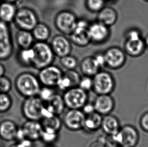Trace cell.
I'll return each instance as SVG.
<instances>
[{"label":"cell","instance_id":"cell-14","mask_svg":"<svg viewBox=\"0 0 148 147\" xmlns=\"http://www.w3.org/2000/svg\"><path fill=\"white\" fill-rule=\"evenodd\" d=\"M88 31L91 42L94 44L105 43L110 36L109 27L97 21L90 23Z\"/></svg>","mask_w":148,"mask_h":147},{"label":"cell","instance_id":"cell-27","mask_svg":"<svg viewBox=\"0 0 148 147\" xmlns=\"http://www.w3.org/2000/svg\"><path fill=\"white\" fill-rule=\"evenodd\" d=\"M43 129L59 133L63 125L62 120L57 115L44 117L40 121Z\"/></svg>","mask_w":148,"mask_h":147},{"label":"cell","instance_id":"cell-20","mask_svg":"<svg viewBox=\"0 0 148 147\" xmlns=\"http://www.w3.org/2000/svg\"><path fill=\"white\" fill-rule=\"evenodd\" d=\"M79 68L84 76L92 78L101 71V68L94 56L84 58L80 63Z\"/></svg>","mask_w":148,"mask_h":147},{"label":"cell","instance_id":"cell-48","mask_svg":"<svg viewBox=\"0 0 148 147\" xmlns=\"http://www.w3.org/2000/svg\"><path fill=\"white\" fill-rule=\"evenodd\" d=\"M147 44H148V38H147Z\"/></svg>","mask_w":148,"mask_h":147},{"label":"cell","instance_id":"cell-41","mask_svg":"<svg viewBox=\"0 0 148 147\" xmlns=\"http://www.w3.org/2000/svg\"><path fill=\"white\" fill-rule=\"evenodd\" d=\"M82 110L86 115H89L95 112L93 103H90L88 102L83 107Z\"/></svg>","mask_w":148,"mask_h":147},{"label":"cell","instance_id":"cell-1","mask_svg":"<svg viewBox=\"0 0 148 147\" xmlns=\"http://www.w3.org/2000/svg\"><path fill=\"white\" fill-rule=\"evenodd\" d=\"M15 87L18 93L26 98L38 96L42 86L37 76L26 72L16 77Z\"/></svg>","mask_w":148,"mask_h":147},{"label":"cell","instance_id":"cell-40","mask_svg":"<svg viewBox=\"0 0 148 147\" xmlns=\"http://www.w3.org/2000/svg\"><path fill=\"white\" fill-rule=\"evenodd\" d=\"M140 125L145 131L148 132V111L145 113L140 118Z\"/></svg>","mask_w":148,"mask_h":147},{"label":"cell","instance_id":"cell-38","mask_svg":"<svg viewBox=\"0 0 148 147\" xmlns=\"http://www.w3.org/2000/svg\"><path fill=\"white\" fill-rule=\"evenodd\" d=\"M32 142L28 140L25 139L22 141L17 142L13 144L9 147H32Z\"/></svg>","mask_w":148,"mask_h":147},{"label":"cell","instance_id":"cell-37","mask_svg":"<svg viewBox=\"0 0 148 147\" xmlns=\"http://www.w3.org/2000/svg\"><path fill=\"white\" fill-rule=\"evenodd\" d=\"M92 78L84 76L82 77L78 87L85 91L88 92L92 89Z\"/></svg>","mask_w":148,"mask_h":147},{"label":"cell","instance_id":"cell-8","mask_svg":"<svg viewBox=\"0 0 148 147\" xmlns=\"http://www.w3.org/2000/svg\"><path fill=\"white\" fill-rule=\"evenodd\" d=\"M77 20L74 13L69 10H63L56 14L54 24L62 34L69 36L76 27Z\"/></svg>","mask_w":148,"mask_h":147},{"label":"cell","instance_id":"cell-18","mask_svg":"<svg viewBox=\"0 0 148 147\" xmlns=\"http://www.w3.org/2000/svg\"><path fill=\"white\" fill-rule=\"evenodd\" d=\"M82 77L76 70L66 71L58 82L57 88L64 92L72 88L78 87Z\"/></svg>","mask_w":148,"mask_h":147},{"label":"cell","instance_id":"cell-2","mask_svg":"<svg viewBox=\"0 0 148 147\" xmlns=\"http://www.w3.org/2000/svg\"><path fill=\"white\" fill-rule=\"evenodd\" d=\"M32 48L34 51L32 67L40 71L53 65L55 55L50 44L47 42H36Z\"/></svg>","mask_w":148,"mask_h":147},{"label":"cell","instance_id":"cell-24","mask_svg":"<svg viewBox=\"0 0 148 147\" xmlns=\"http://www.w3.org/2000/svg\"><path fill=\"white\" fill-rule=\"evenodd\" d=\"M117 15L114 9L105 6L97 13V21L110 27L116 22Z\"/></svg>","mask_w":148,"mask_h":147},{"label":"cell","instance_id":"cell-42","mask_svg":"<svg viewBox=\"0 0 148 147\" xmlns=\"http://www.w3.org/2000/svg\"><path fill=\"white\" fill-rule=\"evenodd\" d=\"M106 137H101V139H99L95 141L92 142L90 144L89 147H107L105 144Z\"/></svg>","mask_w":148,"mask_h":147},{"label":"cell","instance_id":"cell-21","mask_svg":"<svg viewBox=\"0 0 148 147\" xmlns=\"http://www.w3.org/2000/svg\"><path fill=\"white\" fill-rule=\"evenodd\" d=\"M120 122L117 117L112 114L103 116L101 129L106 135H113L120 130Z\"/></svg>","mask_w":148,"mask_h":147},{"label":"cell","instance_id":"cell-12","mask_svg":"<svg viewBox=\"0 0 148 147\" xmlns=\"http://www.w3.org/2000/svg\"><path fill=\"white\" fill-rule=\"evenodd\" d=\"M86 116L82 110H69L64 113L62 123L70 131H79L84 129Z\"/></svg>","mask_w":148,"mask_h":147},{"label":"cell","instance_id":"cell-19","mask_svg":"<svg viewBox=\"0 0 148 147\" xmlns=\"http://www.w3.org/2000/svg\"><path fill=\"white\" fill-rule=\"evenodd\" d=\"M19 127L11 119H4L0 122V138L6 142L16 140Z\"/></svg>","mask_w":148,"mask_h":147},{"label":"cell","instance_id":"cell-4","mask_svg":"<svg viewBox=\"0 0 148 147\" xmlns=\"http://www.w3.org/2000/svg\"><path fill=\"white\" fill-rule=\"evenodd\" d=\"M92 89L97 95H111L114 91L116 82L112 74L106 71H100L92 77Z\"/></svg>","mask_w":148,"mask_h":147},{"label":"cell","instance_id":"cell-10","mask_svg":"<svg viewBox=\"0 0 148 147\" xmlns=\"http://www.w3.org/2000/svg\"><path fill=\"white\" fill-rule=\"evenodd\" d=\"M64 72L58 66L50 65L39 71L37 76L42 86L57 87Z\"/></svg>","mask_w":148,"mask_h":147},{"label":"cell","instance_id":"cell-13","mask_svg":"<svg viewBox=\"0 0 148 147\" xmlns=\"http://www.w3.org/2000/svg\"><path fill=\"white\" fill-rule=\"evenodd\" d=\"M50 44L55 56L59 58L70 55L72 52V43L70 39L63 34L54 36Z\"/></svg>","mask_w":148,"mask_h":147},{"label":"cell","instance_id":"cell-16","mask_svg":"<svg viewBox=\"0 0 148 147\" xmlns=\"http://www.w3.org/2000/svg\"><path fill=\"white\" fill-rule=\"evenodd\" d=\"M92 103L95 111L103 116L110 114L115 106L114 99L111 95H97Z\"/></svg>","mask_w":148,"mask_h":147},{"label":"cell","instance_id":"cell-44","mask_svg":"<svg viewBox=\"0 0 148 147\" xmlns=\"http://www.w3.org/2000/svg\"><path fill=\"white\" fill-rule=\"evenodd\" d=\"M6 72V68L3 64L0 62V78L5 76Z\"/></svg>","mask_w":148,"mask_h":147},{"label":"cell","instance_id":"cell-17","mask_svg":"<svg viewBox=\"0 0 148 147\" xmlns=\"http://www.w3.org/2000/svg\"><path fill=\"white\" fill-rule=\"evenodd\" d=\"M20 127L26 139L32 142L40 140L43 130L40 121L26 120Z\"/></svg>","mask_w":148,"mask_h":147},{"label":"cell","instance_id":"cell-25","mask_svg":"<svg viewBox=\"0 0 148 147\" xmlns=\"http://www.w3.org/2000/svg\"><path fill=\"white\" fill-rule=\"evenodd\" d=\"M34 39L32 31L19 30L15 35V41L19 49H26L32 48Z\"/></svg>","mask_w":148,"mask_h":147},{"label":"cell","instance_id":"cell-23","mask_svg":"<svg viewBox=\"0 0 148 147\" xmlns=\"http://www.w3.org/2000/svg\"><path fill=\"white\" fill-rule=\"evenodd\" d=\"M45 104L51 113L59 116L63 113L66 108L63 96L57 93L55 94Z\"/></svg>","mask_w":148,"mask_h":147},{"label":"cell","instance_id":"cell-45","mask_svg":"<svg viewBox=\"0 0 148 147\" xmlns=\"http://www.w3.org/2000/svg\"><path fill=\"white\" fill-rule=\"evenodd\" d=\"M0 1H1V2H9V3L16 4L19 0H0Z\"/></svg>","mask_w":148,"mask_h":147},{"label":"cell","instance_id":"cell-49","mask_svg":"<svg viewBox=\"0 0 148 147\" xmlns=\"http://www.w3.org/2000/svg\"><path fill=\"white\" fill-rule=\"evenodd\" d=\"M1 1H0V3H1Z\"/></svg>","mask_w":148,"mask_h":147},{"label":"cell","instance_id":"cell-6","mask_svg":"<svg viewBox=\"0 0 148 147\" xmlns=\"http://www.w3.org/2000/svg\"><path fill=\"white\" fill-rule=\"evenodd\" d=\"M13 52L14 44L10 25L0 21V62L9 60Z\"/></svg>","mask_w":148,"mask_h":147},{"label":"cell","instance_id":"cell-46","mask_svg":"<svg viewBox=\"0 0 148 147\" xmlns=\"http://www.w3.org/2000/svg\"><path fill=\"white\" fill-rule=\"evenodd\" d=\"M44 147H56L55 146H54L53 145H47Z\"/></svg>","mask_w":148,"mask_h":147},{"label":"cell","instance_id":"cell-35","mask_svg":"<svg viewBox=\"0 0 148 147\" xmlns=\"http://www.w3.org/2000/svg\"><path fill=\"white\" fill-rule=\"evenodd\" d=\"M56 93L53 88L42 86L39 92L38 96L42 101L46 103L48 102Z\"/></svg>","mask_w":148,"mask_h":147},{"label":"cell","instance_id":"cell-11","mask_svg":"<svg viewBox=\"0 0 148 147\" xmlns=\"http://www.w3.org/2000/svg\"><path fill=\"white\" fill-rule=\"evenodd\" d=\"M90 25V23L84 19L77 20L76 27L69 35L72 44L79 47H85L92 42L88 34Z\"/></svg>","mask_w":148,"mask_h":147},{"label":"cell","instance_id":"cell-43","mask_svg":"<svg viewBox=\"0 0 148 147\" xmlns=\"http://www.w3.org/2000/svg\"><path fill=\"white\" fill-rule=\"evenodd\" d=\"M130 39H140L138 33L136 31H132L130 34Z\"/></svg>","mask_w":148,"mask_h":147},{"label":"cell","instance_id":"cell-5","mask_svg":"<svg viewBox=\"0 0 148 147\" xmlns=\"http://www.w3.org/2000/svg\"><path fill=\"white\" fill-rule=\"evenodd\" d=\"M13 22L19 30L32 31L39 22L34 10L23 7L18 8Z\"/></svg>","mask_w":148,"mask_h":147},{"label":"cell","instance_id":"cell-3","mask_svg":"<svg viewBox=\"0 0 148 147\" xmlns=\"http://www.w3.org/2000/svg\"><path fill=\"white\" fill-rule=\"evenodd\" d=\"M45 106L38 96L26 98L21 105V112L26 120L40 121L44 117Z\"/></svg>","mask_w":148,"mask_h":147},{"label":"cell","instance_id":"cell-47","mask_svg":"<svg viewBox=\"0 0 148 147\" xmlns=\"http://www.w3.org/2000/svg\"><path fill=\"white\" fill-rule=\"evenodd\" d=\"M105 2H110L112 1H113V0H104Z\"/></svg>","mask_w":148,"mask_h":147},{"label":"cell","instance_id":"cell-30","mask_svg":"<svg viewBox=\"0 0 148 147\" xmlns=\"http://www.w3.org/2000/svg\"><path fill=\"white\" fill-rule=\"evenodd\" d=\"M60 64L66 71L76 70L78 65V59L70 54L60 58Z\"/></svg>","mask_w":148,"mask_h":147},{"label":"cell","instance_id":"cell-33","mask_svg":"<svg viewBox=\"0 0 148 147\" xmlns=\"http://www.w3.org/2000/svg\"><path fill=\"white\" fill-rule=\"evenodd\" d=\"M59 137V133L55 131L44 129L40 137V141L47 145H53L57 141Z\"/></svg>","mask_w":148,"mask_h":147},{"label":"cell","instance_id":"cell-39","mask_svg":"<svg viewBox=\"0 0 148 147\" xmlns=\"http://www.w3.org/2000/svg\"><path fill=\"white\" fill-rule=\"evenodd\" d=\"M93 56L101 68L105 66V60L104 52H99Z\"/></svg>","mask_w":148,"mask_h":147},{"label":"cell","instance_id":"cell-15","mask_svg":"<svg viewBox=\"0 0 148 147\" xmlns=\"http://www.w3.org/2000/svg\"><path fill=\"white\" fill-rule=\"evenodd\" d=\"M105 66L111 69H118L124 64L125 56L121 50L117 48H110L104 52Z\"/></svg>","mask_w":148,"mask_h":147},{"label":"cell","instance_id":"cell-28","mask_svg":"<svg viewBox=\"0 0 148 147\" xmlns=\"http://www.w3.org/2000/svg\"><path fill=\"white\" fill-rule=\"evenodd\" d=\"M32 32L36 42H47L51 34L50 27L46 24L42 22H38Z\"/></svg>","mask_w":148,"mask_h":147},{"label":"cell","instance_id":"cell-32","mask_svg":"<svg viewBox=\"0 0 148 147\" xmlns=\"http://www.w3.org/2000/svg\"><path fill=\"white\" fill-rule=\"evenodd\" d=\"M13 100L8 93H0V113H5L12 108Z\"/></svg>","mask_w":148,"mask_h":147},{"label":"cell","instance_id":"cell-31","mask_svg":"<svg viewBox=\"0 0 148 147\" xmlns=\"http://www.w3.org/2000/svg\"><path fill=\"white\" fill-rule=\"evenodd\" d=\"M143 47V42L140 39H130L126 44V48L127 52L132 54H138L142 50Z\"/></svg>","mask_w":148,"mask_h":147},{"label":"cell","instance_id":"cell-26","mask_svg":"<svg viewBox=\"0 0 148 147\" xmlns=\"http://www.w3.org/2000/svg\"><path fill=\"white\" fill-rule=\"evenodd\" d=\"M103 116L96 111L86 116L84 130L88 133L96 131L101 128Z\"/></svg>","mask_w":148,"mask_h":147},{"label":"cell","instance_id":"cell-36","mask_svg":"<svg viewBox=\"0 0 148 147\" xmlns=\"http://www.w3.org/2000/svg\"><path fill=\"white\" fill-rule=\"evenodd\" d=\"M11 81L5 76L0 78V93H8L12 89Z\"/></svg>","mask_w":148,"mask_h":147},{"label":"cell","instance_id":"cell-9","mask_svg":"<svg viewBox=\"0 0 148 147\" xmlns=\"http://www.w3.org/2000/svg\"><path fill=\"white\" fill-rule=\"evenodd\" d=\"M112 136L117 145L120 147H134L139 138L137 130L130 125L121 127L117 133Z\"/></svg>","mask_w":148,"mask_h":147},{"label":"cell","instance_id":"cell-29","mask_svg":"<svg viewBox=\"0 0 148 147\" xmlns=\"http://www.w3.org/2000/svg\"><path fill=\"white\" fill-rule=\"evenodd\" d=\"M34 58V51L32 48L19 49L16 54V59L21 66L24 67H32Z\"/></svg>","mask_w":148,"mask_h":147},{"label":"cell","instance_id":"cell-7","mask_svg":"<svg viewBox=\"0 0 148 147\" xmlns=\"http://www.w3.org/2000/svg\"><path fill=\"white\" fill-rule=\"evenodd\" d=\"M62 96L66 107L69 110H82L88 102V92L79 87L67 90Z\"/></svg>","mask_w":148,"mask_h":147},{"label":"cell","instance_id":"cell-22","mask_svg":"<svg viewBox=\"0 0 148 147\" xmlns=\"http://www.w3.org/2000/svg\"><path fill=\"white\" fill-rule=\"evenodd\" d=\"M18 9L16 4L9 2H1L0 21L9 24L13 22Z\"/></svg>","mask_w":148,"mask_h":147},{"label":"cell","instance_id":"cell-34","mask_svg":"<svg viewBox=\"0 0 148 147\" xmlns=\"http://www.w3.org/2000/svg\"><path fill=\"white\" fill-rule=\"evenodd\" d=\"M105 3L104 0H86V6L88 11L98 13L105 7Z\"/></svg>","mask_w":148,"mask_h":147}]
</instances>
